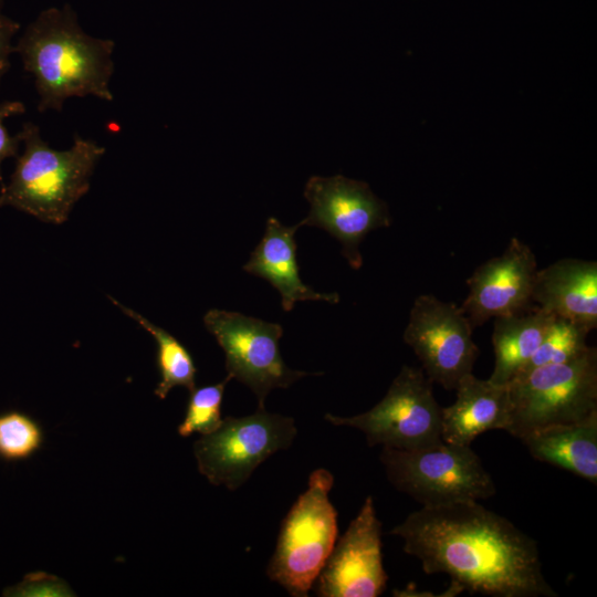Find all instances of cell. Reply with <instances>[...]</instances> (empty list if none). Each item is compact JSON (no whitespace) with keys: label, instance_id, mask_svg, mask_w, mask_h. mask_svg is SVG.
<instances>
[{"label":"cell","instance_id":"6da1fadb","mask_svg":"<svg viewBox=\"0 0 597 597\" xmlns=\"http://www.w3.org/2000/svg\"><path fill=\"white\" fill-rule=\"evenodd\" d=\"M425 573L446 574L451 590L493 597H556L536 542L478 501L422 506L390 531Z\"/></svg>","mask_w":597,"mask_h":597},{"label":"cell","instance_id":"7a4b0ae2","mask_svg":"<svg viewBox=\"0 0 597 597\" xmlns=\"http://www.w3.org/2000/svg\"><path fill=\"white\" fill-rule=\"evenodd\" d=\"M115 43L88 35L69 4L40 12L19 39L18 53L35 83L38 109L61 111L70 97L93 95L113 101Z\"/></svg>","mask_w":597,"mask_h":597},{"label":"cell","instance_id":"3957f363","mask_svg":"<svg viewBox=\"0 0 597 597\" xmlns=\"http://www.w3.org/2000/svg\"><path fill=\"white\" fill-rule=\"evenodd\" d=\"M18 134L24 149L10 181L1 187L0 207L10 206L41 221L61 224L88 191L94 168L105 148L75 136L71 148L53 149L31 122L24 123Z\"/></svg>","mask_w":597,"mask_h":597},{"label":"cell","instance_id":"277c9868","mask_svg":"<svg viewBox=\"0 0 597 597\" xmlns=\"http://www.w3.org/2000/svg\"><path fill=\"white\" fill-rule=\"evenodd\" d=\"M509 433L524 436L556 425L574 423L597 411V350L522 371L509 384Z\"/></svg>","mask_w":597,"mask_h":597},{"label":"cell","instance_id":"5b68a950","mask_svg":"<svg viewBox=\"0 0 597 597\" xmlns=\"http://www.w3.org/2000/svg\"><path fill=\"white\" fill-rule=\"evenodd\" d=\"M333 483L328 470H314L282 521L266 575L291 596H308L335 545L337 511L328 498Z\"/></svg>","mask_w":597,"mask_h":597},{"label":"cell","instance_id":"8992f818","mask_svg":"<svg viewBox=\"0 0 597 597\" xmlns=\"http://www.w3.org/2000/svg\"><path fill=\"white\" fill-rule=\"evenodd\" d=\"M389 482L422 506L479 501L495 493L494 482L470 446L442 441L415 450L383 447Z\"/></svg>","mask_w":597,"mask_h":597},{"label":"cell","instance_id":"52a82bcc","mask_svg":"<svg viewBox=\"0 0 597 597\" xmlns=\"http://www.w3.org/2000/svg\"><path fill=\"white\" fill-rule=\"evenodd\" d=\"M297 429L292 417L265 408L244 417H226L193 444L199 472L213 485L239 489L273 453L287 449Z\"/></svg>","mask_w":597,"mask_h":597},{"label":"cell","instance_id":"ba28073f","mask_svg":"<svg viewBox=\"0 0 597 597\" xmlns=\"http://www.w3.org/2000/svg\"><path fill=\"white\" fill-rule=\"evenodd\" d=\"M430 379L421 368L402 366L385 397L370 410L339 417L326 413L334 426L363 431L367 443L400 450H415L441 443V407Z\"/></svg>","mask_w":597,"mask_h":597},{"label":"cell","instance_id":"9c48e42d","mask_svg":"<svg viewBox=\"0 0 597 597\" xmlns=\"http://www.w3.org/2000/svg\"><path fill=\"white\" fill-rule=\"evenodd\" d=\"M203 324L224 352L228 376L253 391L258 408H264L272 389L287 388L304 376L322 374L286 366L279 348L283 328L277 323L212 308L205 314Z\"/></svg>","mask_w":597,"mask_h":597},{"label":"cell","instance_id":"30bf717a","mask_svg":"<svg viewBox=\"0 0 597 597\" xmlns=\"http://www.w3.org/2000/svg\"><path fill=\"white\" fill-rule=\"evenodd\" d=\"M473 326L460 306L430 294L416 297L404 332V341L421 363L430 381L447 390L472 373L479 348Z\"/></svg>","mask_w":597,"mask_h":597},{"label":"cell","instance_id":"8fae6325","mask_svg":"<svg viewBox=\"0 0 597 597\" xmlns=\"http://www.w3.org/2000/svg\"><path fill=\"white\" fill-rule=\"evenodd\" d=\"M304 197L311 210L300 226L321 228L337 239L354 270L363 265L359 244L364 238L391 224L387 205L364 181L342 175L313 176L305 185Z\"/></svg>","mask_w":597,"mask_h":597},{"label":"cell","instance_id":"7c38bea8","mask_svg":"<svg viewBox=\"0 0 597 597\" xmlns=\"http://www.w3.org/2000/svg\"><path fill=\"white\" fill-rule=\"evenodd\" d=\"M383 566L381 523L374 500L367 496L357 516L334 545L316 578L322 597H377L386 588Z\"/></svg>","mask_w":597,"mask_h":597},{"label":"cell","instance_id":"4fadbf2b","mask_svg":"<svg viewBox=\"0 0 597 597\" xmlns=\"http://www.w3.org/2000/svg\"><path fill=\"white\" fill-rule=\"evenodd\" d=\"M536 272L532 249L512 238L501 255L479 265L467 280L469 293L460 307L473 327L522 312L532 303Z\"/></svg>","mask_w":597,"mask_h":597},{"label":"cell","instance_id":"5bb4252c","mask_svg":"<svg viewBox=\"0 0 597 597\" xmlns=\"http://www.w3.org/2000/svg\"><path fill=\"white\" fill-rule=\"evenodd\" d=\"M531 300L591 332L597 326V263L567 258L537 270Z\"/></svg>","mask_w":597,"mask_h":597},{"label":"cell","instance_id":"9a60e30c","mask_svg":"<svg viewBox=\"0 0 597 597\" xmlns=\"http://www.w3.org/2000/svg\"><path fill=\"white\" fill-rule=\"evenodd\" d=\"M454 390L455 401L441 408L443 441L470 446L484 431H506L511 416L507 385L479 379L470 373L460 379Z\"/></svg>","mask_w":597,"mask_h":597},{"label":"cell","instance_id":"2e32d148","mask_svg":"<svg viewBox=\"0 0 597 597\" xmlns=\"http://www.w3.org/2000/svg\"><path fill=\"white\" fill-rule=\"evenodd\" d=\"M300 227V223L287 227L270 217L261 241L243 265L245 272L266 280L279 291L285 312L292 311L300 301L332 304L339 301L337 293H318L301 280L295 242V232Z\"/></svg>","mask_w":597,"mask_h":597},{"label":"cell","instance_id":"e0dca14e","mask_svg":"<svg viewBox=\"0 0 597 597\" xmlns=\"http://www.w3.org/2000/svg\"><path fill=\"white\" fill-rule=\"evenodd\" d=\"M520 440L536 460L597 483V411L582 421L546 427Z\"/></svg>","mask_w":597,"mask_h":597},{"label":"cell","instance_id":"ac0fdd59","mask_svg":"<svg viewBox=\"0 0 597 597\" xmlns=\"http://www.w3.org/2000/svg\"><path fill=\"white\" fill-rule=\"evenodd\" d=\"M554 317L537 306L495 317L492 333L495 360L489 380L507 385L533 356Z\"/></svg>","mask_w":597,"mask_h":597},{"label":"cell","instance_id":"d6986e66","mask_svg":"<svg viewBox=\"0 0 597 597\" xmlns=\"http://www.w3.org/2000/svg\"><path fill=\"white\" fill-rule=\"evenodd\" d=\"M109 300L149 332L157 343V367L160 379L155 389V395L159 399H165L168 392L177 386L185 387L189 391L192 390L196 387L197 368L191 354L185 345L139 313L122 305L113 297H109Z\"/></svg>","mask_w":597,"mask_h":597},{"label":"cell","instance_id":"ffe728a7","mask_svg":"<svg viewBox=\"0 0 597 597\" xmlns=\"http://www.w3.org/2000/svg\"><path fill=\"white\" fill-rule=\"evenodd\" d=\"M589 332L578 324L555 316L540 346L520 373L576 358L589 347L586 343Z\"/></svg>","mask_w":597,"mask_h":597},{"label":"cell","instance_id":"44dd1931","mask_svg":"<svg viewBox=\"0 0 597 597\" xmlns=\"http://www.w3.org/2000/svg\"><path fill=\"white\" fill-rule=\"evenodd\" d=\"M231 377H227L214 385H207L190 390L187 409L182 422L178 427L181 437H189L195 432L201 436L214 431L221 423V405L226 385Z\"/></svg>","mask_w":597,"mask_h":597},{"label":"cell","instance_id":"7402d4cb","mask_svg":"<svg viewBox=\"0 0 597 597\" xmlns=\"http://www.w3.org/2000/svg\"><path fill=\"white\" fill-rule=\"evenodd\" d=\"M43 431L39 423L25 413L10 411L0 415V457L22 460L39 450Z\"/></svg>","mask_w":597,"mask_h":597},{"label":"cell","instance_id":"603a6c76","mask_svg":"<svg viewBox=\"0 0 597 597\" xmlns=\"http://www.w3.org/2000/svg\"><path fill=\"white\" fill-rule=\"evenodd\" d=\"M7 597H71L74 591L62 578L44 572L27 574L14 586L7 587L3 593Z\"/></svg>","mask_w":597,"mask_h":597},{"label":"cell","instance_id":"cb8c5ba5","mask_svg":"<svg viewBox=\"0 0 597 597\" xmlns=\"http://www.w3.org/2000/svg\"><path fill=\"white\" fill-rule=\"evenodd\" d=\"M25 111L24 104L20 101H7L0 103V185L3 186L1 176V164L9 157H17L21 138L19 134L11 136L3 121L10 116L23 114Z\"/></svg>","mask_w":597,"mask_h":597},{"label":"cell","instance_id":"d4e9b609","mask_svg":"<svg viewBox=\"0 0 597 597\" xmlns=\"http://www.w3.org/2000/svg\"><path fill=\"white\" fill-rule=\"evenodd\" d=\"M19 29L20 24L0 10V84L10 67L9 56L13 52L12 39Z\"/></svg>","mask_w":597,"mask_h":597},{"label":"cell","instance_id":"484cf974","mask_svg":"<svg viewBox=\"0 0 597 597\" xmlns=\"http://www.w3.org/2000/svg\"><path fill=\"white\" fill-rule=\"evenodd\" d=\"M3 1H4V0H0V10H1V7H2V4H3Z\"/></svg>","mask_w":597,"mask_h":597}]
</instances>
